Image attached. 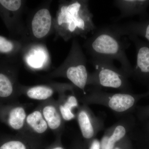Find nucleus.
<instances>
[{
    "label": "nucleus",
    "mask_w": 149,
    "mask_h": 149,
    "mask_svg": "<svg viewBox=\"0 0 149 149\" xmlns=\"http://www.w3.org/2000/svg\"><path fill=\"white\" fill-rule=\"evenodd\" d=\"M88 0L60 1L54 17V33L55 38L65 42L80 37L87 39L90 33L95 31L93 14Z\"/></svg>",
    "instance_id": "f257e3e1"
},
{
    "label": "nucleus",
    "mask_w": 149,
    "mask_h": 149,
    "mask_svg": "<svg viewBox=\"0 0 149 149\" xmlns=\"http://www.w3.org/2000/svg\"><path fill=\"white\" fill-rule=\"evenodd\" d=\"M92 34L83 45L91 58L111 63L117 61L127 76L132 74L133 68L126 54L130 43L123 40L109 25L97 28Z\"/></svg>",
    "instance_id": "f03ea898"
},
{
    "label": "nucleus",
    "mask_w": 149,
    "mask_h": 149,
    "mask_svg": "<svg viewBox=\"0 0 149 149\" xmlns=\"http://www.w3.org/2000/svg\"><path fill=\"white\" fill-rule=\"evenodd\" d=\"M87 63V58L80 43L74 38L67 56L52 74L64 76L84 92L90 74Z\"/></svg>",
    "instance_id": "7ed1b4c3"
},
{
    "label": "nucleus",
    "mask_w": 149,
    "mask_h": 149,
    "mask_svg": "<svg viewBox=\"0 0 149 149\" xmlns=\"http://www.w3.org/2000/svg\"><path fill=\"white\" fill-rule=\"evenodd\" d=\"M52 2H44L29 15L21 39L24 44L43 42L54 32V17L50 8Z\"/></svg>",
    "instance_id": "20e7f679"
},
{
    "label": "nucleus",
    "mask_w": 149,
    "mask_h": 149,
    "mask_svg": "<svg viewBox=\"0 0 149 149\" xmlns=\"http://www.w3.org/2000/svg\"><path fill=\"white\" fill-rule=\"evenodd\" d=\"M89 62L95 68V70L89 74L88 85L120 89H128L127 75L121 69L116 68L113 63L90 59Z\"/></svg>",
    "instance_id": "39448f33"
},
{
    "label": "nucleus",
    "mask_w": 149,
    "mask_h": 149,
    "mask_svg": "<svg viewBox=\"0 0 149 149\" xmlns=\"http://www.w3.org/2000/svg\"><path fill=\"white\" fill-rule=\"evenodd\" d=\"M26 3L24 0H0V17L11 39L21 41L23 37L25 27L23 16Z\"/></svg>",
    "instance_id": "423d86ee"
},
{
    "label": "nucleus",
    "mask_w": 149,
    "mask_h": 149,
    "mask_svg": "<svg viewBox=\"0 0 149 149\" xmlns=\"http://www.w3.org/2000/svg\"><path fill=\"white\" fill-rule=\"evenodd\" d=\"M20 58L24 65L31 69H44L50 65L49 53L43 42L24 44Z\"/></svg>",
    "instance_id": "0eeeda50"
},
{
    "label": "nucleus",
    "mask_w": 149,
    "mask_h": 149,
    "mask_svg": "<svg viewBox=\"0 0 149 149\" xmlns=\"http://www.w3.org/2000/svg\"><path fill=\"white\" fill-rule=\"evenodd\" d=\"M128 37L134 43L136 51V64L132 74L142 77L149 76V43L134 35Z\"/></svg>",
    "instance_id": "6e6552de"
},
{
    "label": "nucleus",
    "mask_w": 149,
    "mask_h": 149,
    "mask_svg": "<svg viewBox=\"0 0 149 149\" xmlns=\"http://www.w3.org/2000/svg\"><path fill=\"white\" fill-rule=\"evenodd\" d=\"M113 5L120 11V15L113 19L114 21L136 15L145 18L148 15L149 0H116Z\"/></svg>",
    "instance_id": "1a4fd4ad"
},
{
    "label": "nucleus",
    "mask_w": 149,
    "mask_h": 149,
    "mask_svg": "<svg viewBox=\"0 0 149 149\" xmlns=\"http://www.w3.org/2000/svg\"><path fill=\"white\" fill-rule=\"evenodd\" d=\"M110 27L121 37L134 35L142 37L149 43V19L141 21H130L120 24H113Z\"/></svg>",
    "instance_id": "9d476101"
},
{
    "label": "nucleus",
    "mask_w": 149,
    "mask_h": 149,
    "mask_svg": "<svg viewBox=\"0 0 149 149\" xmlns=\"http://www.w3.org/2000/svg\"><path fill=\"white\" fill-rule=\"evenodd\" d=\"M24 45L21 40H14L0 35V58H20Z\"/></svg>",
    "instance_id": "9b49d317"
},
{
    "label": "nucleus",
    "mask_w": 149,
    "mask_h": 149,
    "mask_svg": "<svg viewBox=\"0 0 149 149\" xmlns=\"http://www.w3.org/2000/svg\"><path fill=\"white\" fill-rule=\"evenodd\" d=\"M107 95L109 107L112 110L118 112H123L128 110L135 103V98L128 93H116Z\"/></svg>",
    "instance_id": "f8f14e48"
},
{
    "label": "nucleus",
    "mask_w": 149,
    "mask_h": 149,
    "mask_svg": "<svg viewBox=\"0 0 149 149\" xmlns=\"http://www.w3.org/2000/svg\"><path fill=\"white\" fill-rule=\"evenodd\" d=\"M125 134L126 129L125 127L121 125H118L111 135L103 137L100 143L101 149H113L116 143L122 139Z\"/></svg>",
    "instance_id": "ddd939ff"
},
{
    "label": "nucleus",
    "mask_w": 149,
    "mask_h": 149,
    "mask_svg": "<svg viewBox=\"0 0 149 149\" xmlns=\"http://www.w3.org/2000/svg\"><path fill=\"white\" fill-rule=\"evenodd\" d=\"M54 90L50 86L39 85L28 88L26 95L28 97L33 100H44L51 97L53 95Z\"/></svg>",
    "instance_id": "4468645a"
},
{
    "label": "nucleus",
    "mask_w": 149,
    "mask_h": 149,
    "mask_svg": "<svg viewBox=\"0 0 149 149\" xmlns=\"http://www.w3.org/2000/svg\"><path fill=\"white\" fill-rule=\"evenodd\" d=\"M26 121L28 125L37 133L42 134L47 129V123L41 112L38 111L28 115L26 118Z\"/></svg>",
    "instance_id": "2eb2a0df"
},
{
    "label": "nucleus",
    "mask_w": 149,
    "mask_h": 149,
    "mask_svg": "<svg viewBox=\"0 0 149 149\" xmlns=\"http://www.w3.org/2000/svg\"><path fill=\"white\" fill-rule=\"evenodd\" d=\"M43 116L48 127L52 130L57 129L61 125V117L53 106L47 105L45 107L43 110Z\"/></svg>",
    "instance_id": "dca6fc26"
},
{
    "label": "nucleus",
    "mask_w": 149,
    "mask_h": 149,
    "mask_svg": "<svg viewBox=\"0 0 149 149\" xmlns=\"http://www.w3.org/2000/svg\"><path fill=\"white\" fill-rule=\"evenodd\" d=\"M78 122L81 133L84 138L90 139L94 136V127L89 115L85 111H82L78 116Z\"/></svg>",
    "instance_id": "f3484780"
},
{
    "label": "nucleus",
    "mask_w": 149,
    "mask_h": 149,
    "mask_svg": "<svg viewBox=\"0 0 149 149\" xmlns=\"http://www.w3.org/2000/svg\"><path fill=\"white\" fill-rule=\"evenodd\" d=\"M26 118V113L24 109L22 107H17L10 113L9 124L15 130H19L24 125Z\"/></svg>",
    "instance_id": "a211bd4d"
},
{
    "label": "nucleus",
    "mask_w": 149,
    "mask_h": 149,
    "mask_svg": "<svg viewBox=\"0 0 149 149\" xmlns=\"http://www.w3.org/2000/svg\"><path fill=\"white\" fill-rule=\"evenodd\" d=\"M78 105L76 97L74 95L70 96L63 105L60 107V111L63 118L65 120H70L74 118V115L72 109Z\"/></svg>",
    "instance_id": "6ab92c4d"
},
{
    "label": "nucleus",
    "mask_w": 149,
    "mask_h": 149,
    "mask_svg": "<svg viewBox=\"0 0 149 149\" xmlns=\"http://www.w3.org/2000/svg\"><path fill=\"white\" fill-rule=\"evenodd\" d=\"M0 149H27L24 144L21 141H8L2 145Z\"/></svg>",
    "instance_id": "aec40b11"
},
{
    "label": "nucleus",
    "mask_w": 149,
    "mask_h": 149,
    "mask_svg": "<svg viewBox=\"0 0 149 149\" xmlns=\"http://www.w3.org/2000/svg\"><path fill=\"white\" fill-rule=\"evenodd\" d=\"M100 143L98 140L95 139L91 144L90 149H100Z\"/></svg>",
    "instance_id": "412c9836"
},
{
    "label": "nucleus",
    "mask_w": 149,
    "mask_h": 149,
    "mask_svg": "<svg viewBox=\"0 0 149 149\" xmlns=\"http://www.w3.org/2000/svg\"><path fill=\"white\" fill-rule=\"evenodd\" d=\"M53 149H63L61 147H57V148H54Z\"/></svg>",
    "instance_id": "4be33fe9"
},
{
    "label": "nucleus",
    "mask_w": 149,
    "mask_h": 149,
    "mask_svg": "<svg viewBox=\"0 0 149 149\" xmlns=\"http://www.w3.org/2000/svg\"><path fill=\"white\" fill-rule=\"evenodd\" d=\"M113 149H120V148H118V147H116V148H114Z\"/></svg>",
    "instance_id": "5701e85b"
}]
</instances>
